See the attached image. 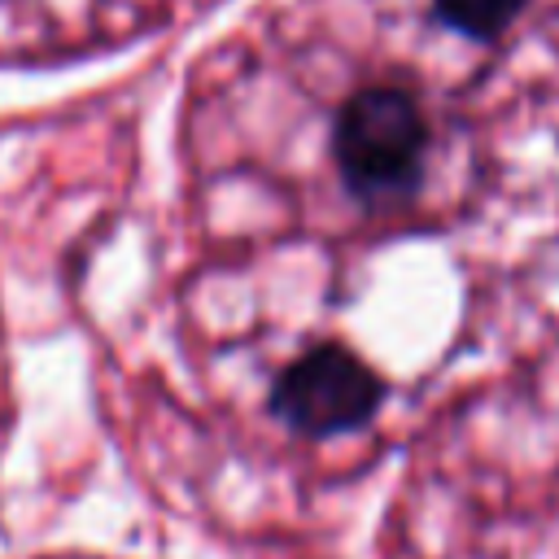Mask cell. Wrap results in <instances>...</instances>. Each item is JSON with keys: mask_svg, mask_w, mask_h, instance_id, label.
<instances>
[{"mask_svg": "<svg viewBox=\"0 0 559 559\" xmlns=\"http://www.w3.org/2000/svg\"><path fill=\"white\" fill-rule=\"evenodd\" d=\"M332 157L341 183L362 205L411 201L424 183L428 118L411 87L367 83L349 92L332 122Z\"/></svg>", "mask_w": 559, "mask_h": 559, "instance_id": "1", "label": "cell"}, {"mask_svg": "<svg viewBox=\"0 0 559 559\" xmlns=\"http://www.w3.org/2000/svg\"><path fill=\"white\" fill-rule=\"evenodd\" d=\"M528 0H432V13L441 26L467 35V39H498Z\"/></svg>", "mask_w": 559, "mask_h": 559, "instance_id": "3", "label": "cell"}, {"mask_svg": "<svg viewBox=\"0 0 559 559\" xmlns=\"http://www.w3.org/2000/svg\"><path fill=\"white\" fill-rule=\"evenodd\" d=\"M266 406L288 432L323 441V437L367 428L384 406V380L349 345L319 341L301 349L288 367H280V376L271 380Z\"/></svg>", "mask_w": 559, "mask_h": 559, "instance_id": "2", "label": "cell"}]
</instances>
